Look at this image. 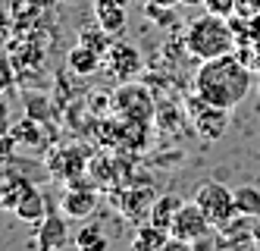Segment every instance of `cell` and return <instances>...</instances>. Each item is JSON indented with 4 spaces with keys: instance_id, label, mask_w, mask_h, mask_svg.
I'll return each mask as SVG.
<instances>
[{
    "instance_id": "cell-11",
    "label": "cell",
    "mask_w": 260,
    "mask_h": 251,
    "mask_svg": "<svg viewBox=\"0 0 260 251\" xmlns=\"http://www.w3.org/2000/svg\"><path fill=\"white\" fill-rule=\"evenodd\" d=\"M104 66L113 72L119 82H132L141 72V53H138V47L125 44V41H113L110 50L104 53Z\"/></svg>"
},
{
    "instance_id": "cell-27",
    "label": "cell",
    "mask_w": 260,
    "mask_h": 251,
    "mask_svg": "<svg viewBox=\"0 0 260 251\" xmlns=\"http://www.w3.org/2000/svg\"><path fill=\"white\" fill-rule=\"evenodd\" d=\"M160 251H194V245H191V242H185V239L170 236V239H166V245H163Z\"/></svg>"
},
{
    "instance_id": "cell-20",
    "label": "cell",
    "mask_w": 260,
    "mask_h": 251,
    "mask_svg": "<svg viewBox=\"0 0 260 251\" xmlns=\"http://www.w3.org/2000/svg\"><path fill=\"white\" fill-rule=\"evenodd\" d=\"M47 214H50V210H47V201H44V195H41L38 188H31L28 195L22 198V204L16 207V217L25 220V223H41Z\"/></svg>"
},
{
    "instance_id": "cell-24",
    "label": "cell",
    "mask_w": 260,
    "mask_h": 251,
    "mask_svg": "<svg viewBox=\"0 0 260 251\" xmlns=\"http://www.w3.org/2000/svg\"><path fill=\"white\" fill-rule=\"evenodd\" d=\"M16 148H19V138L13 132H0V166L16 160Z\"/></svg>"
},
{
    "instance_id": "cell-9",
    "label": "cell",
    "mask_w": 260,
    "mask_h": 251,
    "mask_svg": "<svg viewBox=\"0 0 260 251\" xmlns=\"http://www.w3.org/2000/svg\"><path fill=\"white\" fill-rule=\"evenodd\" d=\"M94 207H98V185L91 179H72L69 188H63L60 210L69 220H85V217H91Z\"/></svg>"
},
{
    "instance_id": "cell-10",
    "label": "cell",
    "mask_w": 260,
    "mask_h": 251,
    "mask_svg": "<svg viewBox=\"0 0 260 251\" xmlns=\"http://www.w3.org/2000/svg\"><path fill=\"white\" fill-rule=\"evenodd\" d=\"M210 229H213L210 217L204 214L201 204L191 198V201H185V204L179 207V214H176V220H173V226H170V236L185 239V242H198L201 236H207Z\"/></svg>"
},
{
    "instance_id": "cell-23",
    "label": "cell",
    "mask_w": 260,
    "mask_h": 251,
    "mask_svg": "<svg viewBox=\"0 0 260 251\" xmlns=\"http://www.w3.org/2000/svg\"><path fill=\"white\" fill-rule=\"evenodd\" d=\"M25 117L38 120V123H47L53 117V107L44 94H25Z\"/></svg>"
},
{
    "instance_id": "cell-17",
    "label": "cell",
    "mask_w": 260,
    "mask_h": 251,
    "mask_svg": "<svg viewBox=\"0 0 260 251\" xmlns=\"http://www.w3.org/2000/svg\"><path fill=\"white\" fill-rule=\"evenodd\" d=\"M182 204H185V201H182V198H176V195H160V198L154 201L151 217H147V220H151L154 226H160V229H170Z\"/></svg>"
},
{
    "instance_id": "cell-30",
    "label": "cell",
    "mask_w": 260,
    "mask_h": 251,
    "mask_svg": "<svg viewBox=\"0 0 260 251\" xmlns=\"http://www.w3.org/2000/svg\"><path fill=\"white\" fill-rule=\"evenodd\" d=\"M147 4H160V7H176L179 0H147Z\"/></svg>"
},
{
    "instance_id": "cell-13",
    "label": "cell",
    "mask_w": 260,
    "mask_h": 251,
    "mask_svg": "<svg viewBox=\"0 0 260 251\" xmlns=\"http://www.w3.org/2000/svg\"><path fill=\"white\" fill-rule=\"evenodd\" d=\"M31 188H35V182H31L28 176H13V173H0V207H4V210H16Z\"/></svg>"
},
{
    "instance_id": "cell-5",
    "label": "cell",
    "mask_w": 260,
    "mask_h": 251,
    "mask_svg": "<svg viewBox=\"0 0 260 251\" xmlns=\"http://www.w3.org/2000/svg\"><path fill=\"white\" fill-rule=\"evenodd\" d=\"M185 110H188L191 129L201 135L204 142H216V138H222L226 123H229V110H222V107H216V104H210V101H204L198 91L188 98Z\"/></svg>"
},
{
    "instance_id": "cell-16",
    "label": "cell",
    "mask_w": 260,
    "mask_h": 251,
    "mask_svg": "<svg viewBox=\"0 0 260 251\" xmlns=\"http://www.w3.org/2000/svg\"><path fill=\"white\" fill-rule=\"evenodd\" d=\"M170 239V229H160L154 223L138 226V233L132 236V251H160Z\"/></svg>"
},
{
    "instance_id": "cell-12",
    "label": "cell",
    "mask_w": 260,
    "mask_h": 251,
    "mask_svg": "<svg viewBox=\"0 0 260 251\" xmlns=\"http://www.w3.org/2000/svg\"><path fill=\"white\" fill-rule=\"evenodd\" d=\"M66 217V214H63ZM60 214H47L38 223V248L41 251H60L69 242V226Z\"/></svg>"
},
{
    "instance_id": "cell-15",
    "label": "cell",
    "mask_w": 260,
    "mask_h": 251,
    "mask_svg": "<svg viewBox=\"0 0 260 251\" xmlns=\"http://www.w3.org/2000/svg\"><path fill=\"white\" fill-rule=\"evenodd\" d=\"M101 63H104V57L98 50H91L88 44H82V41L69 50V60H66V66L72 69V75H94Z\"/></svg>"
},
{
    "instance_id": "cell-21",
    "label": "cell",
    "mask_w": 260,
    "mask_h": 251,
    "mask_svg": "<svg viewBox=\"0 0 260 251\" xmlns=\"http://www.w3.org/2000/svg\"><path fill=\"white\" fill-rule=\"evenodd\" d=\"M79 41L82 44H88L91 50H98L101 57L110 50V44H113V35H110L101 22H94V25H85L82 32H79Z\"/></svg>"
},
{
    "instance_id": "cell-2",
    "label": "cell",
    "mask_w": 260,
    "mask_h": 251,
    "mask_svg": "<svg viewBox=\"0 0 260 251\" xmlns=\"http://www.w3.org/2000/svg\"><path fill=\"white\" fill-rule=\"evenodd\" d=\"M235 44H238V38L229 25V19L216 16V13L191 19L188 32H185V47L198 60H213V57H222V53H235Z\"/></svg>"
},
{
    "instance_id": "cell-19",
    "label": "cell",
    "mask_w": 260,
    "mask_h": 251,
    "mask_svg": "<svg viewBox=\"0 0 260 251\" xmlns=\"http://www.w3.org/2000/svg\"><path fill=\"white\" fill-rule=\"evenodd\" d=\"M72 242H76L79 251H107V248H110V239H107V233H104V226H98V223L82 226L79 233L72 236Z\"/></svg>"
},
{
    "instance_id": "cell-18",
    "label": "cell",
    "mask_w": 260,
    "mask_h": 251,
    "mask_svg": "<svg viewBox=\"0 0 260 251\" xmlns=\"http://www.w3.org/2000/svg\"><path fill=\"white\" fill-rule=\"evenodd\" d=\"M41 126H47V123H38V120H31V117H25L22 123H16L13 126V135L19 138V145H25V148H47V135H44V129Z\"/></svg>"
},
{
    "instance_id": "cell-14",
    "label": "cell",
    "mask_w": 260,
    "mask_h": 251,
    "mask_svg": "<svg viewBox=\"0 0 260 251\" xmlns=\"http://www.w3.org/2000/svg\"><path fill=\"white\" fill-rule=\"evenodd\" d=\"M125 4L122 0H94V22H101L110 35H122L125 32Z\"/></svg>"
},
{
    "instance_id": "cell-25",
    "label": "cell",
    "mask_w": 260,
    "mask_h": 251,
    "mask_svg": "<svg viewBox=\"0 0 260 251\" xmlns=\"http://www.w3.org/2000/svg\"><path fill=\"white\" fill-rule=\"evenodd\" d=\"M235 4L238 0H204V7H207V13H216V16H235Z\"/></svg>"
},
{
    "instance_id": "cell-26",
    "label": "cell",
    "mask_w": 260,
    "mask_h": 251,
    "mask_svg": "<svg viewBox=\"0 0 260 251\" xmlns=\"http://www.w3.org/2000/svg\"><path fill=\"white\" fill-rule=\"evenodd\" d=\"M235 16H241V19L260 16V0H238V4H235Z\"/></svg>"
},
{
    "instance_id": "cell-6",
    "label": "cell",
    "mask_w": 260,
    "mask_h": 251,
    "mask_svg": "<svg viewBox=\"0 0 260 251\" xmlns=\"http://www.w3.org/2000/svg\"><path fill=\"white\" fill-rule=\"evenodd\" d=\"M128 176H135V173H132V166L119 157V151L116 154H98V157L88 160V179L94 182L98 188H107V191L122 188V185L132 182Z\"/></svg>"
},
{
    "instance_id": "cell-28",
    "label": "cell",
    "mask_w": 260,
    "mask_h": 251,
    "mask_svg": "<svg viewBox=\"0 0 260 251\" xmlns=\"http://www.w3.org/2000/svg\"><path fill=\"white\" fill-rule=\"evenodd\" d=\"M0 132H13V120H10V107L0 101Z\"/></svg>"
},
{
    "instance_id": "cell-7",
    "label": "cell",
    "mask_w": 260,
    "mask_h": 251,
    "mask_svg": "<svg viewBox=\"0 0 260 251\" xmlns=\"http://www.w3.org/2000/svg\"><path fill=\"white\" fill-rule=\"evenodd\" d=\"M157 195L151 182H128L122 188H113V204L119 207V214L125 220H141V217H151V207H154Z\"/></svg>"
},
{
    "instance_id": "cell-1",
    "label": "cell",
    "mask_w": 260,
    "mask_h": 251,
    "mask_svg": "<svg viewBox=\"0 0 260 251\" xmlns=\"http://www.w3.org/2000/svg\"><path fill=\"white\" fill-rule=\"evenodd\" d=\"M251 79L254 72L238 60V53H222L213 60H201V69L194 75V91L204 101L222 110H232L251 91Z\"/></svg>"
},
{
    "instance_id": "cell-3",
    "label": "cell",
    "mask_w": 260,
    "mask_h": 251,
    "mask_svg": "<svg viewBox=\"0 0 260 251\" xmlns=\"http://www.w3.org/2000/svg\"><path fill=\"white\" fill-rule=\"evenodd\" d=\"M113 117L128 120V123H147L151 126L157 117L154 94L147 91L141 82H122L113 91Z\"/></svg>"
},
{
    "instance_id": "cell-29",
    "label": "cell",
    "mask_w": 260,
    "mask_h": 251,
    "mask_svg": "<svg viewBox=\"0 0 260 251\" xmlns=\"http://www.w3.org/2000/svg\"><path fill=\"white\" fill-rule=\"evenodd\" d=\"M254 242H257V248H260V217L254 220Z\"/></svg>"
},
{
    "instance_id": "cell-8",
    "label": "cell",
    "mask_w": 260,
    "mask_h": 251,
    "mask_svg": "<svg viewBox=\"0 0 260 251\" xmlns=\"http://www.w3.org/2000/svg\"><path fill=\"white\" fill-rule=\"evenodd\" d=\"M88 160H91V154L85 148H79V145L47 151V170L57 179H69V182L88 176Z\"/></svg>"
},
{
    "instance_id": "cell-22",
    "label": "cell",
    "mask_w": 260,
    "mask_h": 251,
    "mask_svg": "<svg viewBox=\"0 0 260 251\" xmlns=\"http://www.w3.org/2000/svg\"><path fill=\"white\" fill-rule=\"evenodd\" d=\"M235 204H238V214H245V217H260V188H254V185L235 188Z\"/></svg>"
},
{
    "instance_id": "cell-31",
    "label": "cell",
    "mask_w": 260,
    "mask_h": 251,
    "mask_svg": "<svg viewBox=\"0 0 260 251\" xmlns=\"http://www.w3.org/2000/svg\"><path fill=\"white\" fill-rule=\"evenodd\" d=\"M122 4H125V7H128V0H122Z\"/></svg>"
},
{
    "instance_id": "cell-4",
    "label": "cell",
    "mask_w": 260,
    "mask_h": 251,
    "mask_svg": "<svg viewBox=\"0 0 260 251\" xmlns=\"http://www.w3.org/2000/svg\"><path fill=\"white\" fill-rule=\"evenodd\" d=\"M194 201L201 204V210L210 217V223L216 229H222L232 217H238V204H235V191L226 188L222 182L210 179V182H204L198 191H194Z\"/></svg>"
}]
</instances>
